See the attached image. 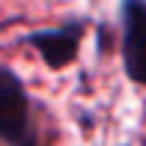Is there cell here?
Wrapping results in <instances>:
<instances>
[{
    "mask_svg": "<svg viewBox=\"0 0 146 146\" xmlns=\"http://www.w3.org/2000/svg\"><path fill=\"white\" fill-rule=\"evenodd\" d=\"M0 140L6 146H39L30 122V96L9 66H0Z\"/></svg>",
    "mask_w": 146,
    "mask_h": 146,
    "instance_id": "obj_1",
    "label": "cell"
},
{
    "mask_svg": "<svg viewBox=\"0 0 146 146\" xmlns=\"http://www.w3.org/2000/svg\"><path fill=\"white\" fill-rule=\"evenodd\" d=\"M122 66L134 84H146V0H122Z\"/></svg>",
    "mask_w": 146,
    "mask_h": 146,
    "instance_id": "obj_2",
    "label": "cell"
},
{
    "mask_svg": "<svg viewBox=\"0 0 146 146\" xmlns=\"http://www.w3.org/2000/svg\"><path fill=\"white\" fill-rule=\"evenodd\" d=\"M81 36H84V24L69 21V24H63V27H57V30L30 33L27 42L39 51V54H42V60H45L48 69H66V66L78 57Z\"/></svg>",
    "mask_w": 146,
    "mask_h": 146,
    "instance_id": "obj_3",
    "label": "cell"
}]
</instances>
